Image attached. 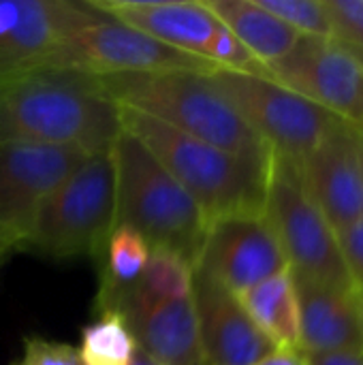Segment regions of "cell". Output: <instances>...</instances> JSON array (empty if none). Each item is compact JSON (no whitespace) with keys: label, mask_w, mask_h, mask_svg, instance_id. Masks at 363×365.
Here are the masks:
<instances>
[{"label":"cell","mask_w":363,"mask_h":365,"mask_svg":"<svg viewBox=\"0 0 363 365\" xmlns=\"http://www.w3.org/2000/svg\"><path fill=\"white\" fill-rule=\"evenodd\" d=\"M334 38L347 45L363 64V0H325Z\"/></svg>","instance_id":"23"},{"label":"cell","mask_w":363,"mask_h":365,"mask_svg":"<svg viewBox=\"0 0 363 365\" xmlns=\"http://www.w3.org/2000/svg\"><path fill=\"white\" fill-rule=\"evenodd\" d=\"M210 75L118 73L92 75V79L98 92L118 107L150 115L229 154L267 165L272 150L214 86Z\"/></svg>","instance_id":"2"},{"label":"cell","mask_w":363,"mask_h":365,"mask_svg":"<svg viewBox=\"0 0 363 365\" xmlns=\"http://www.w3.org/2000/svg\"><path fill=\"white\" fill-rule=\"evenodd\" d=\"M195 269L237 295L289 269V263L265 216L244 214L208 225Z\"/></svg>","instance_id":"13"},{"label":"cell","mask_w":363,"mask_h":365,"mask_svg":"<svg viewBox=\"0 0 363 365\" xmlns=\"http://www.w3.org/2000/svg\"><path fill=\"white\" fill-rule=\"evenodd\" d=\"M111 154L116 165V227L137 231L150 248L175 252L195 267L208 233V220L199 205L124 128Z\"/></svg>","instance_id":"4"},{"label":"cell","mask_w":363,"mask_h":365,"mask_svg":"<svg viewBox=\"0 0 363 365\" xmlns=\"http://www.w3.org/2000/svg\"><path fill=\"white\" fill-rule=\"evenodd\" d=\"M118 314L133 334L137 349L154 361L160 365H208L193 295L152 306H124Z\"/></svg>","instance_id":"17"},{"label":"cell","mask_w":363,"mask_h":365,"mask_svg":"<svg viewBox=\"0 0 363 365\" xmlns=\"http://www.w3.org/2000/svg\"><path fill=\"white\" fill-rule=\"evenodd\" d=\"M362 135V133H359ZM362 167H363V135H362Z\"/></svg>","instance_id":"30"},{"label":"cell","mask_w":363,"mask_h":365,"mask_svg":"<svg viewBox=\"0 0 363 365\" xmlns=\"http://www.w3.org/2000/svg\"><path fill=\"white\" fill-rule=\"evenodd\" d=\"M265 77L349 122L362 103V60L336 38L300 36L285 58L265 66Z\"/></svg>","instance_id":"12"},{"label":"cell","mask_w":363,"mask_h":365,"mask_svg":"<svg viewBox=\"0 0 363 365\" xmlns=\"http://www.w3.org/2000/svg\"><path fill=\"white\" fill-rule=\"evenodd\" d=\"M351 124L359 130L363 135V96H362V103H359V107H357V113H355V118L351 120Z\"/></svg>","instance_id":"29"},{"label":"cell","mask_w":363,"mask_h":365,"mask_svg":"<svg viewBox=\"0 0 363 365\" xmlns=\"http://www.w3.org/2000/svg\"><path fill=\"white\" fill-rule=\"evenodd\" d=\"M362 302H363V293H362Z\"/></svg>","instance_id":"31"},{"label":"cell","mask_w":363,"mask_h":365,"mask_svg":"<svg viewBox=\"0 0 363 365\" xmlns=\"http://www.w3.org/2000/svg\"><path fill=\"white\" fill-rule=\"evenodd\" d=\"M210 77L263 143L295 167L342 120L263 75L218 68Z\"/></svg>","instance_id":"7"},{"label":"cell","mask_w":363,"mask_h":365,"mask_svg":"<svg viewBox=\"0 0 363 365\" xmlns=\"http://www.w3.org/2000/svg\"><path fill=\"white\" fill-rule=\"evenodd\" d=\"M297 171L306 192L336 233L362 220V135L349 120H338Z\"/></svg>","instance_id":"14"},{"label":"cell","mask_w":363,"mask_h":365,"mask_svg":"<svg viewBox=\"0 0 363 365\" xmlns=\"http://www.w3.org/2000/svg\"><path fill=\"white\" fill-rule=\"evenodd\" d=\"M113 227V154L94 152L43 197L19 252L51 261L88 257L96 263Z\"/></svg>","instance_id":"5"},{"label":"cell","mask_w":363,"mask_h":365,"mask_svg":"<svg viewBox=\"0 0 363 365\" xmlns=\"http://www.w3.org/2000/svg\"><path fill=\"white\" fill-rule=\"evenodd\" d=\"M310 365H363V351L332 353V355H306Z\"/></svg>","instance_id":"27"},{"label":"cell","mask_w":363,"mask_h":365,"mask_svg":"<svg viewBox=\"0 0 363 365\" xmlns=\"http://www.w3.org/2000/svg\"><path fill=\"white\" fill-rule=\"evenodd\" d=\"M235 41L263 66L285 58L300 34L259 4V0H203Z\"/></svg>","instance_id":"18"},{"label":"cell","mask_w":363,"mask_h":365,"mask_svg":"<svg viewBox=\"0 0 363 365\" xmlns=\"http://www.w3.org/2000/svg\"><path fill=\"white\" fill-rule=\"evenodd\" d=\"M98 17L90 2L0 0V86L39 73L68 34Z\"/></svg>","instance_id":"11"},{"label":"cell","mask_w":363,"mask_h":365,"mask_svg":"<svg viewBox=\"0 0 363 365\" xmlns=\"http://www.w3.org/2000/svg\"><path fill=\"white\" fill-rule=\"evenodd\" d=\"M263 216L295 278L329 287H355L336 229L306 192L297 167L274 152L267 169Z\"/></svg>","instance_id":"6"},{"label":"cell","mask_w":363,"mask_h":365,"mask_svg":"<svg viewBox=\"0 0 363 365\" xmlns=\"http://www.w3.org/2000/svg\"><path fill=\"white\" fill-rule=\"evenodd\" d=\"M193 304L208 365H255L276 349L246 314L237 295L195 267Z\"/></svg>","instance_id":"15"},{"label":"cell","mask_w":363,"mask_h":365,"mask_svg":"<svg viewBox=\"0 0 363 365\" xmlns=\"http://www.w3.org/2000/svg\"><path fill=\"white\" fill-rule=\"evenodd\" d=\"M120 118L122 128L137 137L193 197L208 225L229 216L263 214L270 163L229 154L126 107H120Z\"/></svg>","instance_id":"3"},{"label":"cell","mask_w":363,"mask_h":365,"mask_svg":"<svg viewBox=\"0 0 363 365\" xmlns=\"http://www.w3.org/2000/svg\"><path fill=\"white\" fill-rule=\"evenodd\" d=\"M41 71H71L86 75L118 73H201L218 66L182 53L143 30L103 15L68 34L45 60Z\"/></svg>","instance_id":"9"},{"label":"cell","mask_w":363,"mask_h":365,"mask_svg":"<svg viewBox=\"0 0 363 365\" xmlns=\"http://www.w3.org/2000/svg\"><path fill=\"white\" fill-rule=\"evenodd\" d=\"M150 252L152 248L137 231L128 227H116L105 244L101 259L96 261L98 289L92 304H101L135 284L148 265Z\"/></svg>","instance_id":"20"},{"label":"cell","mask_w":363,"mask_h":365,"mask_svg":"<svg viewBox=\"0 0 363 365\" xmlns=\"http://www.w3.org/2000/svg\"><path fill=\"white\" fill-rule=\"evenodd\" d=\"M295 287L304 355L363 351V302L357 287H329L302 278H295Z\"/></svg>","instance_id":"16"},{"label":"cell","mask_w":363,"mask_h":365,"mask_svg":"<svg viewBox=\"0 0 363 365\" xmlns=\"http://www.w3.org/2000/svg\"><path fill=\"white\" fill-rule=\"evenodd\" d=\"M15 365H86L77 346L66 342L28 336L24 340L21 357Z\"/></svg>","instance_id":"24"},{"label":"cell","mask_w":363,"mask_h":365,"mask_svg":"<svg viewBox=\"0 0 363 365\" xmlns=\"http://www.w3.org/2000/svg\"><path fill=\"white\" fill-rule=\"evenodd\" d=\"M88 156L71 145H0V269L19 252L43 197Z\"/></svg>","instance_id":"10"},{"label":"cell","mask_w":363,"mask_h":365,"mask_svg":"<svg viewBox=\"0 0 363 365\" xmlns=\"http://www.w3.org/2000/svg\"><path fill=\"white\" fill-rule=\"evenodd\" d=\"M77 349L86 365H131L137 342L118 312H98L81 327Z\"/></svg>","instance_id":"21"},{"label":"cell","mask_w":363,"mask_h":365,"mask_svg":"<svg viewBox=\"0 0 363 365\" xmlns=\"http://www.w3.org/2000/svg\"><path fill=\"white\" fill-rule=\"evenodd\" d=\"M340 250L347 263V269L357 287V291L363 293V218L355 225L338 231Z\"/></svg>","instance_id":"25"},{"label":"cell","mask_w":363,"mask_h":365,"mask_svg":"<svg viewBox=\"0 0 363 365\" xmlns=\"http://www.w3.org/2000/svg\"><path fill=\"white\" fill-rule=\"evenodd\" d=\"M255 365H310V361L300 349H274Z\"/></svg>","instance_id":"26"},{"label":"cell","mask_w":363,"mask_h":365,"mask_svg":"<svg viewBox=\"0 0 363 365\" xmlns=\"http://www.w3.org/2000/svg\"><path fill=\"white\" fill-rule=\"evenodd\" d=\"M259 4L300 36L334 38L332 15L325 0H259Z\"/></svg>","instance_id":"22"},{"label":"cell","mask_w":363,"mask_h":365,"mask_svg":"<svg viewBox=\"0 0 363 365\" xmlns=\"http://www.w3.org/2000/svg\"><path fill=\"white\" fill-rule=\"evenodd\" d=\"M98 13L120 19L152 38L205 60L218 68L263 75L265 66L248 53L203 0H88Z\"/></svg>","instance_id":"8"},{"label":"cell","mask_w":363,"mask_h":365,"mask_svg":"<svg viewBox=\"0 0 363 365\" xmlns=\"http://www.w3.org/2000/svg\"><path fill=\"white\" fill-rule=\"evenodd\" d=\"M131 365H160L158 361H154L150 355H145L141 349H137V353H135V357H133V364Z\"/></svg>","instance_id":"28"},{"label":"cell","mask_w":363,"mask_h":365,"mask_svg":"<svg viewBox=\"0 0 363 365\" xmlns=\"http://www.w3.org/2000/svg\"><path fill=\"white\" fill-rule=\"evenodd\" d=\"M122 135L120 107L92 75L39 71L0 86V145H71L107 152Z\"/></svg>","instance_id":"1"},{"label":"cell","mask_w":363,"mask_h":365,"mask_svg":"<svg viewBox=\"0 0 363 365\" xmlns=\"http://www.w3.org/2000/svg\"><path fill=\"white\" fill-rule=\"evenodd\" d=\"M237 299L276 349H300V299L291 269L237 293Z\"/></svg>","instance_id":"19"}]
</instances>
